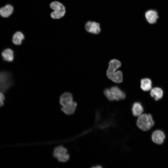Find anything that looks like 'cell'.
<instances>
[{
  "label": "cell",
  "mask_w": 168,
  "mask_h": 168,
  "mask_svg": "<svg viewBox=\"0 0 168 168\" xmlns=\"http://www.w3.org/2000/svg\"><path fill=\"white\" fill-rule=\"evenodd\" d=\"M121 65L120 62L116 59H112L109 63L106 75L109 79L116 83H120L123 80V73L121 71H117Z\"/></svg>",
  "instance_id": "obj_1"
},
{
  "label": "cell",
  "mask_w": 168,
  "mask_h": 168,
  "mask_svg": "<svg viewBox=\"0 0 168 168\" xmlns=\"http://www.w3.org/2000/svg\"><path fill=\"white\" fill-rule=\"evenodd\" d=\"M104 93L106 98L110 101H119L124 99L126 97L125 93L116 86L105 89Z\"/></svg>",
  "instance_id": "obj_2"
},
{
  "label": "cell",
  "mask_w": 168,
  "mask_h": 168,
  "mask_svg": "<svg viewBox=\"0 0 168 168\" xmlns=\"http://www.w3.org/2000/svg\"><path fill=\"white\" fill-rule=\"evenodd\" d=\"M136 124L141 129L146 131L150 129L153 126L154 123L150 114H144L138 116Z\"/></svg>",
  "instance_id": "obj_3"
},
{
  "label": "cell",
  "mask_w": 168,
  "mask_h": 168,
  "mask_svg": "<svg viewBox=\"0 0 168 168\" xmlns=\"http://www.w3.org/2000/svg\"><path fill=\"white\" fill-rule=\"evenodd\" d=\"M13 83L10 73L6 71L0 72V92L6 91L12 86Z\"/></svg>",
  "instance_id": "obj_4"
},
{
  "label": "cell",
  "mask_w": 168,
  "mask_h": 168,
  "mask_svg": "<svg viewBox=\"0 0 168 168\" xmlns=\"http://www.w3.org/2000/svg\"><path fill=\"white\" fill-rule=\"evenodd\" d=\"M50 8L54 10L51 12V16L54 19H59L63 17L65 14L66 10L64 5L58 1L52 2L50 5Z\"/></svg>",
  "instance_id": "obj_5"
},
{
  "label": "cell",
  "mask_w": 168,
  "mask_h": 168,
  "mask_svg": "<svg viewBox=\"0 0 168 168\" xmlns=\"http://www.w3.org/2000/svg\"><path fill=\"white\" fill-rule=\"evenodd\" d=\"M67 149L63 146H58L55 148L54 151V156L61 162H65L69 159V155L67 153Z\"/></svg>",
  "instance_id": "obj_6"
},
{
  "label": "cell",
  "mask_w": 168,
  "mask_h": 168,
  "mask_svg": "<svg viewBox=\"0 0 168 168\" xmlns=\"http://www.w3.org/2000/svg\"><path fill=\"white\" fill-rule=\"evenodd\" d=\"M85 27L86 30L91 34H97L100 33L101 30L100 24L95 21H88L86 23Z\"/></svg>",
  "instance_id": "obj_7"
},
{
  "label": "cell",
  "mask_w": 168,
  "mask_h": 168,
  "mask_svg": "<svg viewBox=\"0 0 168 168\" xmlns=\"http://www.w3.org/2000/svg\"><path fill=\"white\" fill-rule=\"evenodd\" d=\"M165 138V135L164 133L160 130L155 131L152 134V141L157 144H161L163 143Z\"/></svg>",
  "instance_id": "obj_8"
},
{
  "label": "cell",
  "mask_w": 168,
  "mask_h": 168,
  "mask_svg": "<svg viewBox=\"0 0 168 168\" xmlns=\"http://www.w3.org/2000/svg\"><path fill=\"white\" fill-rule=\"evenodd\" d=\"M73 101V96L69 92L63 93L60 97V103L62 107L70 104Z\"/></svg>",
  "instance_id": "obj_9"
},
{
  "label": "cell",
  "mask_w": 168,
  "mask_h": 168,
  "mask_svg": "<svg viewBox=\"0 0 168 168\" xmlns=\"http://www.w3.org/2000/svg\"><path fill=\"white\" fill-rule=\"evenodd\" d=\"M147 21L150 24H153L156 23L159 17L157 12L154 10H150L147 11L145 14Z\"/></svg>",
  "instance_id": "obj_10"
},
{
  "label": "cell",
  "mask_w": 168,
  "mask_h": 168,
  "mask_svg": "<svg viewBox=\"0 0 168 168\" xmlns=\"http://www.w3.org/2000/svg\"><path fill=\"white\" fill-rule=\"evenodd\" d=\"M77 104L76 102L73 101L71 103L62 107L61 110L63 113L67 115L73 114L76 110Z\"/></svg>",
  "instance_id": "obj_11"
},
{
  "label": "cell",
  "mask_w": 168,
  "mask_h": 168,
  "mask_svg": "<svg viewBox=\"0 0 168 168\" xmlns=\"http://www.w3.org/2000/svg\"><path fill=\"white\" fill-rule=\"evenodd\" d=\"M150 95L155 100H158L162 97L163 91L161 88L156 87L151 89Z\"/></svg>",
  "instance_id": "obj_12"
},
{
  "label": "cell",
  "mask_w": 168,
  "mask_h": 168,
  "mask_svg": "<svg viewBox=\"0 0 168 168\" xmlns=\"http://www.w3.org/2000/svg\"><path fill=\"white\" fill-rule=\"evenodd\" d=\"M13 12V7L10 4H7L0 8V15L3 17L9 16Z\"/></svg>",
  "instance_id": "obj_13"
},
{
  "label": "cell",
  "mask_w": 168,
  "mask_h": 168,
  "mask_svg": "<svg viewBox=\"0 0 168 168\" xmlns=\"http://www.w3.org/2000/svg\"><path fill=\"white\" fill-rule=\"evenodd\" d=\"M152 82L148 78H143L140 81V87L142 90L145 91H148L152 89Z\"/></svg>",
  "instance_id": "obj_14"
},
{
  "label": "cell",
  "mask_w": 168,
  "mask_h": 168,
  "mask_svg": "<svg viewBox=\"0 0 168 168\" xmlns=\"http://www.w3.org/2000/svg\"><path fill=\"white\" fill-rule=\"evenodd\" d=\"M132 111L134 116H139L142 114L143 108L141 103L135 102L133 105Z\"/></svg>",
  "instance_id": "obj_15"
},
{
  "label": "cell",
  "mask_w": 168,
  "mask_h": 168,
  "mask_svg": "<svg viewBox=\"0 0 168 168\" xmlns=\"http://www.w3.org/2000/svg\"><path fill=\"white\" fill-rule=\"evenodd\" d=\"M3 59L6 61L11 62L14 58V54L13 51L9 48L4 49L2 53Z\"/></svg>",
  "instance_id": "obj_16"
},
{
  "label": "cell",
  "mask_w": 168,
  "mask_h": 168,
  "mask_svg": "<svg viewBox=\"0 0 168 168\" xmlns=\"http://www.w3.org/2000/svg\"><path fill=\"white\" fill-rule=\"evenodd\" d=\"M24 39L23 34L20 31H17L13 35L12 41L13 44L16 45H20L22 44V40Z\"/></svg>",
  "instance_id": "obj_17"
},
{
  "label": "cell",
  "mask_w": 168,
  "mask_h": 168,
  "mask_svg": "<svg viewBox=\"0 0 168 168\" xmlns=\"http://www.w3.org/2000/svg\"><path fill=\"white\" fill-rule=\"evenodd\" d=\"M5 97L2 92H0V107L4 105V101Z\"/></svg>",
  "instance_id": "obj_18"
},
{
  "label": "cell",
  "mask_w": 168,
  "mask_h": 168,
  "mask_svg": "<svg viewBox=\"0 0 168 168\" xmlns=\"http://www.w3.org/2000/svg\"><path fill=\"white\" fill-rule=\"evenodd\" d=\"M92 167L94 168H101L102 167L100 165H96L94 166H93Z\"/></svg>",
  "instance_id": "obj_19"
}]
</instances>
